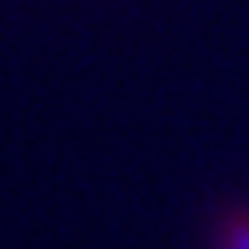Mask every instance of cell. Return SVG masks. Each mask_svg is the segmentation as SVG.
Returning <instances> with one entry per match:
<instances>
[{
	"label": "cell",
	"mask_w": 249,
	"mask_h": 249,
	"mask_svg": "<svg viewBox=\"0 0 249 249\" xmlns=\"http://www.w3.org/2000/svg\"><path fill=\"white\" fill-rule=\"evenodd\" d=\"M205 249H249V193L217 201L205 221Z\"/></svg>",
	"instance_id": "6da1fadb"
}]
</instances>
